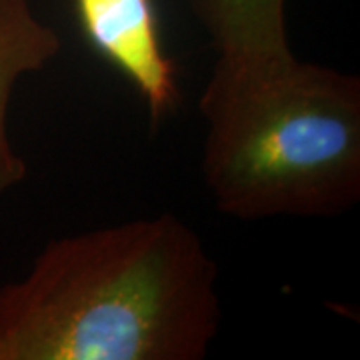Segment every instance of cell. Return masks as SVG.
Here are the masks:
<instances>
[{
    "mask_svg": "<svg viewBox=\"0 0 360 360\" xmlns=\"http://www.w3.org/2000/svg\"><path fill=\"white\" fill-rule=\"evenodd\" d=\"M193 6L219 54L212 78H255L295 60L286 0H193Z\"/></svg>",
    "mask_w": 360,
    "mask_h": 360,
    "instance_id": "277c9868",
    "label": "cell"
},
{
    "mask_svg": "<svg viewBox=\"0 0 360 360\" xmlns=\"http://www.w3.org/2000/svg\"><path fill=\"white\" fill-rule=\"evenodd\" d=\"M56 30L34 14L30 0H0V194L28 174L25 158L8 136V104L16 82L42 70L58 56Z\"/></svg>",
    "mask_w": 360,
    "mask_h": 360,
    "instance_id": "5b68a950",
    "label": "cell"
},
{
    "mask_svg": "<svg viewBox=\"0 0 360 360\" xmlns=\"http://www.w3.org/2000/svg\"><path fill=\"white\" fill-rule=\"evenodd\" d=\"M217 264L179 217L46 243L0 288V360H200L220 324Z\"/></svg>",
    "mask_w": 360,
    "mask_h": 360,
    "instance_id": "6da1fadb",
    "label": "cell"
},
{
    "mask_svg": "<svg viewBox=\"0 0 360 360\" xmlns=\"http://www.w3.org/2000/svg\"><path fill=\"white\" fill-rule=\"evenodd\" d=\"M202 174L220 212L243 220L336 217L360 198V78L312 63L210 78Z\"/></svg>",
    "mask_w": 360,
    "mask_h": 360,
    "instance_id": "7a4b0ae2",
    "label": "cell"
},
{
    "mask_svg": "<svg viewBox=\"0 0 360 360\" xmlns=\"http://www.w3.org/2000/svg\"><path fill=\"white\" fill-rule=\"evenodd\" d=\"M77 20L92 51L141 94L153 124L180 98L174 60L165 52L153 0H75Z\"/></svg>",
    "mask_w": 360,
    "mask_h": 360,
    "instance_id": "3957f363",
    "label": "cell"
}]
</instances>
